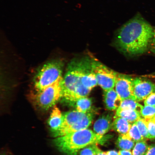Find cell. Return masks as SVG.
I'll list each match as a JSON object with an SVG mask.
<instances>
[{"label": "cell", "instance_id": "obj_1", "mask_svg": "<svg viewBox=\"0 0 155 155\" xmlns=\"http://www.w3.org/2000/svg\"><path fill=\"white\" fill-rule=\"evenodd\" d=\"M153 28L140 15H137L118 30L116 42L118 46L131 55L144 53L150 45Z\"/></svg>", "mask_w": 155, "mask_h": 155}, {"label": "cell", "instance_id": "obj_2", "mask_svg": "<svg viewBox=\"0 0 155 155\" xmlns=\"http://www.w3.org/2000/svg\"><path fill=\"white\" fill-rule=\"evenodd\" d=\"M93 61L83 58L69 64L62 82L64 101L69 104L90 94L91 90L87 88L85 82L87 74L92 70Z\"/></svg>", "mask_w": 155, "mask_h": 155}, {"label": "cell", "instance_id": "obj_3", "mask_svg": "<svg viewBox=\"0 0 155 155\" xmlns=\"http://www.w3.org/2000/svg\"><path fill=\"white\" fill-rule=\"evenodd\" d=\"M106 138L87 129L56 137L53 142L60 152L67 155H77L79 150L88 145L104 143Z\"/></svg>", "mask_w": 155, "mask_h": 155}, {"label": "cell", "instance_id": "obj_4", "mask_svg": "<svg viewBox=\"0 0 155 155\" xmlns=\"http://www.w3.org/2000/svg\"><path fill=\"white\" fill-rule=\"evenodd\" d=\"M63 67L61 61H52L45 64L35 77L34 91L43 90L62 77Z\"/></svg>", "mask_w": 155, "mask_h": 155}, {"label": "cell", "instance_id": "obj_5", "mask_svg": "<svg viewBox=\"0 0 155 155\" xmlns=\"http://www.w3.org/2000/svg\"><path fill=\"white\" fill-rule=\"evenodd\" d=\"M61 77L54 84L40 91L32 92L31 99L40 109L47 110L55 106L62 97Z\"/></svg>", "mask_w": 155, "mask_h": 155}, {"label": "cell", "instance_id": "obj_6", "mask_svg": "<svg viewBox=\"0 0 155 155\" xmlns=\"http://www.w3.org/2000/svg\"><path fill=\"white\" fill-rule=\"evenodd\" d=\"M92 67L99 86L104 91L114 89L117 74L96 61H93Z\"/></svg>", "mask_w": 155, "mask_h": 155}, {"label": "cell", "instance_id": "obj_7", "mask_svg": "<svg viewBox=\"0 0 155 155\" xmlns=\"http://www.w3.org/2000/svg\"><path fill=\"white\" fill-rule=\"evenodd\" d=\"M86 114L76 110L66 112L63 115L61 127L57 131L52 133V135L56 138L78 131V124Z\"/></svg>", "mask_w": 155, "mask_h": 155}, {"label": "cell", "instance_id": "obj_8", "mask_svg": "<svg viewBox=\"0 0 155 155\" xmlns=\"http://www.w3.org/2000/svg\"><path fill=\"white\" fill-rule=\"evenodd\" d=\"M133 94L137 101L145 100L155 91V84L150 81L136 78L133 80Z\"/></svg>", "mask_w": 155, "mask_h": 155}, {"label": "cell", "instance_id": "obj_9", "mask_svg": "<svg viewBox=\"0 0 155 155\" xmlns=\"http://www.w3.org/2000/svg\"><path fill=\"white\" fill-rule=\"evenodd\" d=\"M133 79L126 75L117 74L115 90L122 101L127 99L135 100L133 94Z\"/></svg>", "mask_w": 155, "mask_h": 155}, {"label": "cell", "instance_id": "obj_10", "mask_svg": "<svg viewBox=\"0 0 155 155\" xmlns=\"http://www.w3.org/2000/svg\"><path fill=\"white\" fill-rule=\"evenodd\" d=\"M112 117L110 114L101 116L97 120L94 125V131L96 134L104 136L112 127Z\"/></svg>", "mask_w": 155, "mask_h": 155}, {"label": "cell", "instance_id": "obj_11", "mask_svg": "<svg viewBox=\"0 0 155 155\" xmlns=\"http://www.w3.org/2000/svg\"><path fill=\"white\" fill-rule=\"evenodd\" d=\"M104 102L107 108L110 111L117 110L120 106L122 101L114 89L104 91Z\"/></svg>", "mask_w": 155, "mask_h": 155}, {"label": "cell", "instance_id": "obj_12", "mask_svg": "<svg viewBox=\"0 0 155 155\" xmlns=\"http://www.w3.org/2000/svg\"><path fill=\"white\" fill-rule=\"evenodd\" d=\"M63 119V114L57 106H54L48 121L52 133L59 129L62 123Z\"/></svg>", "mask_w": 155, "mask_h": 155}, {"label": "cell", "instance_id": "obj_13", "mask_svg": "<svg viewBox=\"0 0 155 155\" xmlns=\"http://www.w3.org/2000/svg\"><path fill=\"white\" fill-rule=\"evenodd\" d=\"M115 116L124 118L130 123H135L141 118L140 112L128 108H118Z\"/></svg>", "mask_w": 155, "mask_h": 155}, {"label": "cell", "instance_id": "obj_14", "mask_svg": "<svg viewBox=\"0 0 155 155\" xmlns=\"http://www.w3.org/2000/svg\"><path fill=\"white\" fill-rule=\"evenodd\" d=\"M131 127L130 123L124 118L116 116L114 117L112 127L120 135L127 134Z\"/></svg>", "mask_w": 155, "mask_h": 155}, {"label": "cell", "instance_id": "obj_15", "mask_svg": "<svg viewBox=\"0 0 155 155\" xmlns=\"http://www.w3.org/2000/svg\"><path fill=\"white\" fill-rule=\"evenodd\" d=\"M69 104L74 107L77 111L87 113L90 112L92 107V101L91 98L86 97L79 98Z\"/></svg>", "mask_w": 155, "mask_h": 155}, {"label": "cell", "instance_id": "obj_16", "mask_svg": "<svg viewBox=\"0 0 155 155\" xmlns=\"http://www.w3.org/2000/svg\"><path fill=\"white\" fill-rule=\"evenodd\" d=\"M135 143L127 134L120 135L116 141V145L121 150H130L134 147Z\"/></svg>", "mask_w": 155, "mask_h": 155}, {"label": "cell", "instance_id": "obj_17", "mask_svg": "<svg viewBox=\"0 0 155 155\" xmlns=\"http://www.w3.org/2000/svg\"><path fill=\"white\" fill-rule=\"evenodd\" d=\"M143 107V106L139 104L137 101L132 99H127L122 101L121 105L119 108H128L135 110L140 113Z\"/></svg>", "mask_w": 155, "mask_h": 155}, {"label": "cell", "instance_id": "obj_18", "mask_svg": "<svg viewBox=\"0 0 155 155\" xmlns=\"http://www.w3.org/2000/svg\"><path fill=\"white\" fill-rule=\"evenodd\" d=\"M127 135L135 142L146 140L141 135L135 123H134L133 125H131V128Z\"/></svg>", "mask_w": 155, "mask_h": 155}, {"label": "cell", "instance_id": "obj_19", "mask_svg": "<svg viewBox=\"0 0 155 155\" xmlns=\"http://www.w3.org/2000/svg\"><path fill=\"white\" fill-rule=\"evenodd\" d=\"M149 147L145 141L137 142L133 149V155H145L148 150Z\"/></svg>", "mask_w": 155, "mask_h": 155}, {"label": "cell", "instance_id": "obj_20", "mask_svg": "<svg viewBox=\"0 0 155 155\" xmlns=\"http://www.w3.org/2000/svg\"><path fill=\"white\" fill-rule=\"evenodd\" d=\"M137 127L143 137L145 140L147 139H150V135L149 134L148 127L146 121L144 118H140L135 122Z\"/></svg>", "mask_w": 155, "mask_h": 155}, {"label": "cell", "instance_id": "obj_21", "mask_svg": "<svg viewBox=\"0 0 155 155\" xmlns=\"http://www.w3.org/2000/svg\"><path fill=\"white\" fill-rule=\"evenodd\" d=\"M140 113L141 116L144 119H152L155 116V107L148 105L143 106Z\"/></svg>", "mask_w": 155, "mask_h": 155}, {"label": "cell", "instance_id": "obj_22", "mask_svg": "<svg viewBox=\"0 0 155 155\" xmlns=\"http://www.w3.org/2000/svg\"><path fill=\"white\" fill-rule=\"evenodd\" d=\"M100 150L96 144L90 145L82 149L80 155H96Z\"/></svg>", "mask_w": 155, "mask_h": 155}, {"label": "cell", "instance_id": "obj_23", "mask_svg": "<svg viewBox=\"0 0 155 155\" xmlns=\"http://www.w3.org/2000/svg\"><path fill=\"white\" fill-rule=\"evenodd\" d=\"M150 139H155V121L152 119H145Z\"/></svg>", "mask_w": 155, "mask_h": 155}, {"label": "cell", "instance_id": "obj_24", "mask_svg": "<svg viewBox=\"0 0 155 155\" xmlns=\"http://www.w3.org/2000/svg\"><path fill=\"white\" fill-rule=\"evenodd\" d=\"M145 105L155 107V92L152 93L144 101Z\"/></svg>", "mask_w": 155, "mask_h": 155}, {"label": "cell", "instance_id": "obj_25", "mask_svg": "<svg viewBox=\"0 0 155 155\" xmlns=\"http://www.w3.org/2000/svg\"><path fill=\"white\" fill-rule=\"evenodd\" d=\"M150 46L151 51L153 53L155 54V28H153V36Z\"/></svg>", "mask_w": 155, "mask_h": 155}, {"label": "cell", "instance_id": "obj_26", "mask_svg": "<svg viewBox=\"0 0 155 155\" xmlns=\"http://www.w3.org/2000/svg\"><path fill=\"white\" fill-rule=\"evenodd\" d=\"M145 155H155V144L149 146L148 150Z\"/></svg>", "mask_w": 155, "mask_h": 155}, {"label": "cell", "instance_id": "obj_27", "mask_svg": "<svg viewBox=\"0 0 155 155\" xmlns=\"http://www.w3.org/2000/svg\"><path fill=\"white\" fill-rule=\"evenodd\" d=\"M119 152V155H133L130 150H121Z\"/></svg>", "mask_w": 155, "mask_h": 155}, {"label": "cell", "instance_id": "obj_28", "mask_svg": "<svg viewBox=\"0 0 155 155\" xmlns=\"http://www.w3.org/2000/svg\"><path fill=\"white\" fill-rule=\"evenodd\" d=\"M107 155H119V152L115 150H112L106 152Z\"/></svg>", "mask_w": 155, "mask_h": 155}, {"label": "cell", "instance_id": "obj_29", "mask_svg": "<svg viewBox=\"0 0 155 155\" xmlns=\"http://www.w3.org/2000/svg\"><path fill=\"white\" fill-rule=\"evenodd\" d=\"M96 155H107V154L106 152H103V151L100 150L98 151Z\"/></svg>", "mask_w": 155, "mask_h": 155}, {"label": "cell", "instance_id": "obj_30", "mask_svg": "<svg viewBox=\"0 0 155 155\" xmlns=\"http://www.w3.org/2000/svg\"><path fill=\"white\" fill-rule=\"evenodd\" d=\"M153 119L154 120V121H155V117L153 118Z\"/></svg>", "mask_w": 155, "mask_h": 155}]
</instances>
